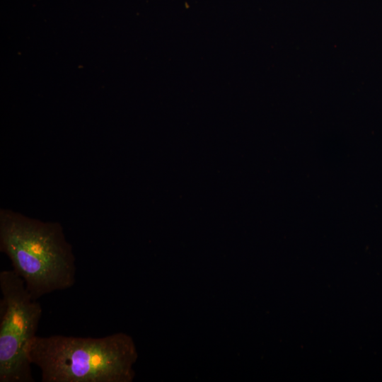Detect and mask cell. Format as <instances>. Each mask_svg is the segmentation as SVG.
<instances>
[{
  "label": "cell",
  "mask_w": 382,
  "mask_h": 382,
  "mask_svg": "<svg viewBox=\"0 0 382 382\" xmlns=\"http://www.w3.org/2000/svg\"><path fill=\"white\" fill-rule=\"evenodd\" d=\"M0 250L34 299L75 284L76 258L58 222L1 209Z\"/></svg>",
  "instance_id": "obj_1"
},
{
  "label": "cell",
  "mask_w": 382,
  "mask_h": 382,
  "mask_svg": "<svg viewBox=\"0 0 382 382\" xmlns=\"http://www.w3.org/2000/svg\"><path fill=\"white\" fill-rule=\"evenodd\" d=\"M137 357L133 340L123 332L103 337L37 335L29 349L42 382H129Z\"/></svg>",
  "instance_id": "obj_2"
},
{
  "label": "cell",
  "mask_w": 382,
  "mask_h": 382,
  "mask_svg": "<svg viewBox=\"0 0 382 382\" xmlns=\"http://www.w3.org/2000/svg\"><path fill=\"white\" fill-rule=\"evenodd\" d=\"M0 382H33L29 349L42 308L13 270L0 272Z\"/></svg>",
  "instance_id": "obj_3"
}]
</instances>
